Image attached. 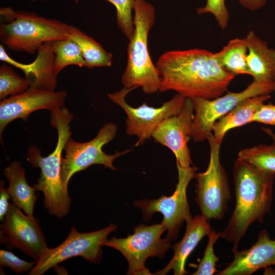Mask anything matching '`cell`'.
<instances>
[{
    "label": "cell",
    "mask_w": 275,
    "mask_h": 275,
    "mask_svg": "<svg viewBox=\"0 0 275 275\" xmlns=\"http://www.w3.org/2000/svg\"><path fill=\"white\" fill-rule=\"evenodd\" d=\"M117 130L115 124L108 123L89 142H77L71 137L68 139L64 148L65 155L62 157L61 171L62 182L66 186L75 173L85 170L93 164H102L112 170H117L113 165L114 161L130 150L116 152L113 154H107L102 150L103 146L116 136Z\"/></svg>",
    "instance_id": "cell-9"
},
{
    "label": "cell",
    "mask_w": 275,
    "mask_h": 275,
    "mask_svg": "<svg viewBox=\"0 0 275 275\" xmlns=\"http://www.w3.org/2000/svg\"><path fill=\"white\" fill-rule=\"evenodd\" d=\"M167 230L162 224L150 226L140 224L134 228L132 234L125 238L113 237L104 245L119 251L128 262V274H152L145 266L149 257L162 258L171 246V241L161 236Z\"/></svg>",
    "instance_id": "cell-7"
},
{
    "label": "cell",
    "mask_w": 275,
    "mask_h": 275,
    "mask_svg": "<svg viewBox=\"0 0 275 275\" xmlns=\"http://www.w3.org/2000/svg\"><path fill=\"white\" fill-rule=\"evenodd\" d=\"M0 226V240L9 249H18L38 261L49 249L38 219L10 203Z\"/></svg>",
    "instance_id": "cell-13"
},
{
    "label": "cell",
    "mask_w": 275,
    "mask_h": 275,
    "mask_svg": "<svg viewBox=\"0 0 275 275\" xmlns=\"http://www.w3.org/2000/svg\"><path fill=\"white\" fill-rule=\"evenodd\" d=\"M0 39L9 49L34 53L45 43L68 38L72 26L34 13L1 9Z\"/></svg>",
    "instance_id": "cell-5"
},
{
    "label": "cell",
    "mask_w": 275,
    "mask_h": 275,
    "mask_svg": "<svg viewBox=\"0 0 275 275\" xmlns=\"http://www.w3.org/2000/svg\"><path fill=\"white\" fill-rule=\"evenodd\" d=\"M248 46L244 38L231 39L219 51L215 52V57L222 66L228 72L237 75L248 74L247 65Z\"/></svg>",
    "instance_id": "cell-22"
},
{
    "label": "cell",
    "mask_w": 275,
    "mask_h": 275,
    "mask_svg": "<svg viewBox=\"0 0 275 275\" xmlns=\"http://www.w3.org/2000/svg\"><path fill=\"white\" fill-rule=\"evenodd\" d=\"M275 91V82L253 81L239 92H228L212 99L200 97L190 98L194 117L190 136L196 142L206 140L212 132L213 124L243 100L256 96L270 95Z\"/></svg>",
    "instance_id": "cell-8"
},
{
    "label": "cell",
    "mask_w": 275,
    "mask_h": 275,
    "mask_svg": "<svg viewBox=\"0 0 275 275\" xmlns=\"http://www.w3.org/2000/svg\"><path fill=\"white\" fill-rule=\"evenodd\" d=\"M263 274L265 275H275V267L272 268L269 266L265 268Z\"/></svg>",
    "instance_id": "cell-35"
},
{
    "label": "cell",
    "mask_w": 275,
    "mask_h": 275,
    "mask_svg": "<svg viewBox=\"0 0 275 275\" xmlns=\"http://www.w3.org/2000/svg\"><path fill=\"white\" fill-rule=\"evenodd\" d=\"M270 98V95H260L245 99L213 124L212 133L221 144L226 133L231 129L252 122L260 106Z\"/></svg>",
    "instance_id": "cell-20"
},
{
    "label": "cell",
    "mask_w": 275,
    "mask_h": 275,
    "mask_svg": "<svg viewBox=\"0 0 275 275\" xmlns=\"http://www.w3.org/2000/svg\"><path fill=\"white\" fill-rule=\"evenodd\" d=\"M36 59L23 64L11 58L3 45H0V60L22 70L30 82V87L54 91L57 84L54 68L52 41L44 43L37 50Z\"/></svg>",
    "instance_id": "cell-17"
},
{
    "label": "cell",
    "mask_w": 275,
    "mask_h": 275,
    "mask_svg": "<svg viewBox=\"0 0 275 275\" xmlns=\"http://www.w3.org/2000/svg\"><path fill=\"white\" fill-rule=\"evenodd\" d=\"M4 175L9 181L8 189L13 204L26 215L33 217L37 190L28 184L21 164L16 161L12 162L5 168Z\"/></svg>",
    "instance_id": "cell-21"
},
{
    "label": "cell",
    "mask_w": 275,
    "mask_h": 275,
    "mask_svg": "<svg viewBox=\"0 0 275 275\" xmlns=\"http://www.w3.org/2000/svg\"><path fill=\"white\" fill-rule=\"evenodd\" d=\"M113 224L102 229L88 233L78 232L72 228L66 239L59 245L48 249L37 261L29 275H41L59 263L73 257L80 256L93 263L100 261L102 246L108 235L116 230Z\"/></svg>",
    "instance_id": "cell-12"
},
{
    "label": "cell",
    "mask_w": 275,
    "mask_h": 275,
    "mask_svg": "<svg viewBox=\"0 0 275 275\" xmlns=\"http://www.w3.org/2000/svg\"><path fill=\"white\" fill-rule=\"evenodd\" d=\"M194 108L192 100L186 98L181 111L161 122L152 134L155 142L170 149L176 157V163L182 168L193 164L188 143Z\"/></svg>",
    "instance_id": "cell-15"
},
{
    "label": "cell",
    "mask_w": 275,
    "mask_h": 275,
    "mask_svg": "<svg viewBox=\"0 0 275 275\" xmlns=\"http://www.w3.org/2000/svg\"><path fill=\"white\" fill-rule=\"evenodd\" d=\"M65 91L55 92L30 87L19 95L2 100L0 103V137L5 127L13 120L26 121L30 114L39 109L51 113L62 108L67 97Z\"/></svg>",
    "instance_id": "cell-14"
},
{
    "label": "cell",
    "mask_w": 275,
    "mask_h": 275,
    "mask_svg": "<svg viewBox=\"0 0 275 275\" xmlns=\"http://www.w3.org/2000/svg\"><path fill=\"white\" fill-rule=\"evenodd\" d=\"M237 159L261 172L275 174V147L272 145H259L243 149L239 152Z\"/></svg>",
    "instance_id": "cell-24"
},
{
    "label": "cell",
    "mask_w": 275,
    "mask_h": 275,
    "mask_svg": "<svg viewBox=\"0 0 275 275\" xmlns=\"http://www.w3.org/2000/svg\"><path fill=\"white\" fill-rule=\"evenodd\" d=\"M79 0H75L77 3ZM113 5L116 10V20L118 28L130 40L134 32L132 12L135 0H105Z\"/></svg>",
    "instance_id": "cell-27"
},
{
    "label": "cell",
    "mask_w": 275,
    "mask_h": 275,
    "mask_svg": "<svg viewBox=\"0 0 275 275\" xmlns=\"http://www.w3.org/2000/svg\"><path fill=\"white\" fill-rule=\"evenodd\" d=\"M10 196L8 188H5V183L2 180L0 183V219L3 221L7 212L10 204L8 202Z\"/></svg>",
    "instance_id": "cell-32"
},
{
    "label": "cell",
    "mask_w": 275,
    "mask_h": 275,
    "mask_svg": "<svg viewBox=\"0 0 275 275\" xmlns=\"http://www.w3.org/2000/svg\"><path fill=\"white\" fill-rule=\"evenodd\" d=\"M135 89L124 87L121 90L107 94L114 103L120 106L127 115L126 132L130 136L138 138L135 146L149 139L153 132L163 120L178 114L181 110L186 97L177 93L170 100L164 102L160 107L148 105L146 102L137 107L127 103V95Z\"/></svg>",
    "instance_id": "cell-11"
},
{
    "label": "cell",
    "mask_w": 275,
    "mask_h": 275,
    "mask_svg": "<svg viewBox=\"0 0 275 275\" xmlns=\"http://www.w3.org/2000/svg\"><path fill=\"white\" fill-rule=\"evenodd\" d=\"M68 38L79 46L86 63L85 67L92 68L111 66L112 54L92 37L72 26Z\"/></svg>",
    "instance_id": "cell-23"
},
{
    "label": "cell",
    "mask_w": 275,
    "mask_h": 275,
    "mask_svg": "<svg viewBox=\"0 0 275 275\" xmlns=\"http://www.w3.org/2000/svg\"><path fill=\"white\" fill-rule=\"evenodd\" d=\"M30 84L26 78H22L6 64L0 67V99L19 95L28 90Z\"/></svg>",
    "instance_id": "cell-26"
},
{
    "label": "cell",
    "mask_w": 275,
    "mask_h": 275,
    "mask_svg": "<svg viewBox=\"0 0 275 275\" xmlns=\"http://www.w3.org/2000/svg\"><path fill=\"white\" fill-rule=\"evenodd\" d=\"M50 117L51 125L58 132L56 148L47 156L42 157L38 148L31 146L28 150L26 158L33 167L41 169L40 177L34 187L43 193L45 208L50 215L63 217L68 213L71 198L68 186L61 179L62 153L72 134L69 124L73 117L67 108L62 107L51 113Z\"/></svg>",
    "instance_id": "cell-3"
},
{
    "label": "cell",
    "mask_w": 275,
    "mask_h": 275,
    "mask_svg": "<svg viewBox=\"0 0 275 275\" xmlns=\"http://www.w3.org/2000/svg\"><path fill=\"white\" fill-rule=\"evenodd\" d=\"M208 242L202 259L194 275H212L217 272L216 265L219 259L214 252V244L221 237V232L212 230L208 234Z\"/></svg>",
    "instance_id": "cell-28"
},
{
    "label": "cell",
    "mask_w": 275,
    "mask_h": 275,
    "mask_svg": "<svg viewBox=\"0 0 275 275\" xmlns=\"http://www.w3.org/2000/svg\"><path fill=\"white\" fill-rule=\"evenodd\" d=\"M186 223V230L182 239L173 246L174 255L167 266L154 274H166L170 270L175 275H183L187 271L185 262L189 255L201 240L212 230L209 221L202 215H196Z\"/></svg>",
    "instance_id": "cell-18"
},
{
    "label": "cell",
    "mask_w": 275,
    "mask_h": 275,
    "mask_svg": "<svg viewBox=\"0 0 275 275\" xmlns=\"http://www.w3.org/2000/svg\"><path fill=\"white\" fill-rule=\"evenodd\" d=\"M36 263L37 261L31 262L25 261L11 252L0 250L1 266L8 267L16 273H22L31 270Z\"/></svg>",
    "instance_id": "cell-30"
},
{
    "label": "cell",
    "mask_w": 275,
    "mask_h": 275,
    "mask_svg": "<svg viewBox=\"0 0 275 275\" xmlns=\"http://www.w3.org/2000/svg\"><path fill=\"white\" fill-rule=\"evenodd\" d=\"M54 68L57 74L66 66L85 67L86 63L78 44L69 38L52 41Z\"/></svg>",
    "instance_id": "cell-25"
},
{
    "label": "cell",
    "mask_w": 275,
    "mask_h": 275,
    "mask_svg": "<svg viewBox=\"0 0 275 275\" xmlns=\"http://www.w3.org/2000/svg\"><path fill=\"white\" fill-rule=\"evenodd\" d=\"M196 11L199 15L212 14L222 30H225L228 26L229 13L225 4V0H207L206 5L203 7L197 8Z\"/></svg>",
    "instance_id": "cell-29"
},
{
    "label": "cell",
    "mask_w": 275,
    "mask_h": 275,
    "mask_svg": "<svg viewBox=\"0 0 275 275\" xmlns=\"http://www.w3.org/2000/svg\"><path fill=\"white\" fill-rule=\"evenodd\" d=\"M252 122L275 126V105L263 103L254 114Z\"/></svg>",
    "instance_id": "cell-31"
},
{
    "label": "cell",
    "mask_w": 275,
    "mask_h": 275,
    "mask_svg": "<svg viewBox=\"0 0 275 275\" xmlns=\"http://www.w3.org/2000/svg\"><path fill=\"white\" fill-rule=\"evenodd\" d=\"M234 254L232 261L217 275H250L256 271L275 266V239L264 229L251 248Z\"/></svg>",
    "instance_id": "cell-16"
},
{
    "label": "cell",
    "mask_w": 275,
    "mask_h": 275,
    "mask_svg": "<svg viewBox=\"0 0 275 275\" xmlns=\"http://www.w3.org/2000/svg\"><path fill=\"white\" fill-rule=\"evenodd\" d=\"M262 129L271 138L273 141L272 145L275 147V133L268 128L262 127Z\"/></svg>",
    "instance_id": "cell-34"
},
{
    "label": "cell",
    "mask_w": 275,
    "mask_h": 275,
    "mask_svg": "<svg viewBox=\"0 0 275 275\" xmlns=\"http://www.w3.org/2000/svg\"><path fill=\"white\" fill-rule=\"evenodd\" d=\"M178 182L174 193L169 197L162 195L157 199H144L134 202V205L140 208L144 218L149 220L155 212L163 216L161 223L168 230L167 238L174 240L178 235L179 229L184 223L193 218L187 201L186 190L191 180L194 178L197 168L191 166L182 168L176 163Z\"/></svg>",
    "instance_id": "cell-10"
},
{
    "label": "cell",
    "mask_w": 275,
    "mask_h": 275,
    "mask_svg": "<svg viewBox=\"0 0 275 275\" xmlns=\"http://www.w3.org/2000/svg\"><path fill=\"white\" fill-rule=\"evenodd\" d=\"M240 4L250 11H255L263 7L266 0H238Z\"/></svg>",
    "instance_id": "cell-33"
},
{
    "label": "cell",
    "mask_w": 275,
    "mask_h": 275,
    "mask_svg": "<svg viewBox=\"0 0 275 275\" xmlns=\"http://www.w3.org/2000/svg\"><path fill=\"white\" fill-rule=\"evenodd\" d=\"M235 204L221 237L232 244L233 253L238 251L242 238L255 222L262 223L270 211L275 174L261 172L236 159L233 169Z\"/></svg>",
    "instance_id": "cell-2"
},
{
    "label": "cell",
    "mask_w": 275,
    "mask_h": 275,
    "mask_svg": "<svg viewBox=\"0 0 275 275\" xmlns=\"http://www.w3.org/2000/svg\"><path fill=\"white\" fill-rule=\"evenodd\" d=\"M155 65L161 78L159 92L174 91L189 98L219 97L235 77L222 67L214 53L204 49L167 51Z\"/></svg>",
    "instance_id": "cell-1"
},
{
    "label": "cell",
    "mask_w": 275,
    "mask_h": 275,
    "mask_svg": "<svg viewBox=\"0 0 275 275\" xmlns=\"http://www.w3.org/2000/svg\"><path fill=\"white\" fill-rule=\"evenodd\" d=\"M210 157L207 169L195 173L196 202L201 215L207 220L222 219L227 210L231 199L228 177L220 160L221 144L215 140L212 132L207 136Z\"/></svg>",
    "instance_id": "cell-6"
},
{
    "label": "cell",
    "mask_w": 275,
    "mask_h": 275,
    "mask_svg": "<svg viewBox=\"0 0 275 275\" xmlns=\"http://www.w3.org/2000/svg\"><path fill=\"white\" fill-rule=\"evenodd\" d=\"M248 46L247 65L253 80L275 82V49L250 31L245 37Z\"/></svg>",
    "instance_id": "cell-19"
},
{
    "label": "cell",
    "mask_w": 275,
    "mask_h": 275,
    "mask_svg": "<svg viewBox=\"0 0 275 275\" xmlns=\"http://www.w3.org/2000/svg\"><path fill=\"white\" fill-rule=\"evenodd\" d=\"M134 32L127 46V60L121 81L124 87L141 88L146 94L159 91L161 78L148 47L150 31L155 21L154 6L145 0H135Z\"/></svg>",
    "instance_id": "cell-4"
}]
</instances>
